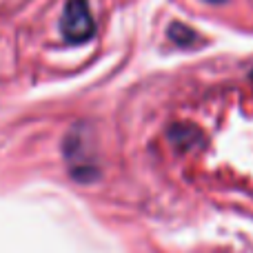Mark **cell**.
Returning <instances> with one entry per match:
<instances>
[{"mask_svg": "<svg viewBox=\"0 0 253 253\" xmlns=\"http://www.w3.org/2000/svg\"><path fill=\"white\" fill-rule=\"evenodd\" d=\"M169 38L173 40L175 44H182V47H189V44L198 42V40H200V36H198L196 31L191 29V27L180 25V22H173V25L169 27Z\"/></svg>", "mask_w": 253, "mask_h": 253, "instance_id": "cell-2", "label": "cell"}, {"mask_svg": "<svg viewBox=\"0 0 253 253\" xmlns=\"http://www.w3.org/2000/svg\"><path fill=\"white\" fill-rule=\"evenodd\" d=\"M205 2H222V0H205Z\"/></svg>", "mask_w": 253, "mask_h": 253, "instance_id": "cell-3", "label": "cell"}, {"mask_svg": "<svg viewBox=\"0 0 253 253\" xmlns=\"http://www.w3.org/2000/svg\"><path fill=\"white\" fill-rule=\"evenodd\" d=\"M60 31L62 38L71 44L87 42L96 34V22H93L87 0H69L65 4V11L60 18Z\"/></svg>", "mask_w": 253, "mask_h": 253, "instance_id": "cell-1", "label": "cell"}]
</instances>
